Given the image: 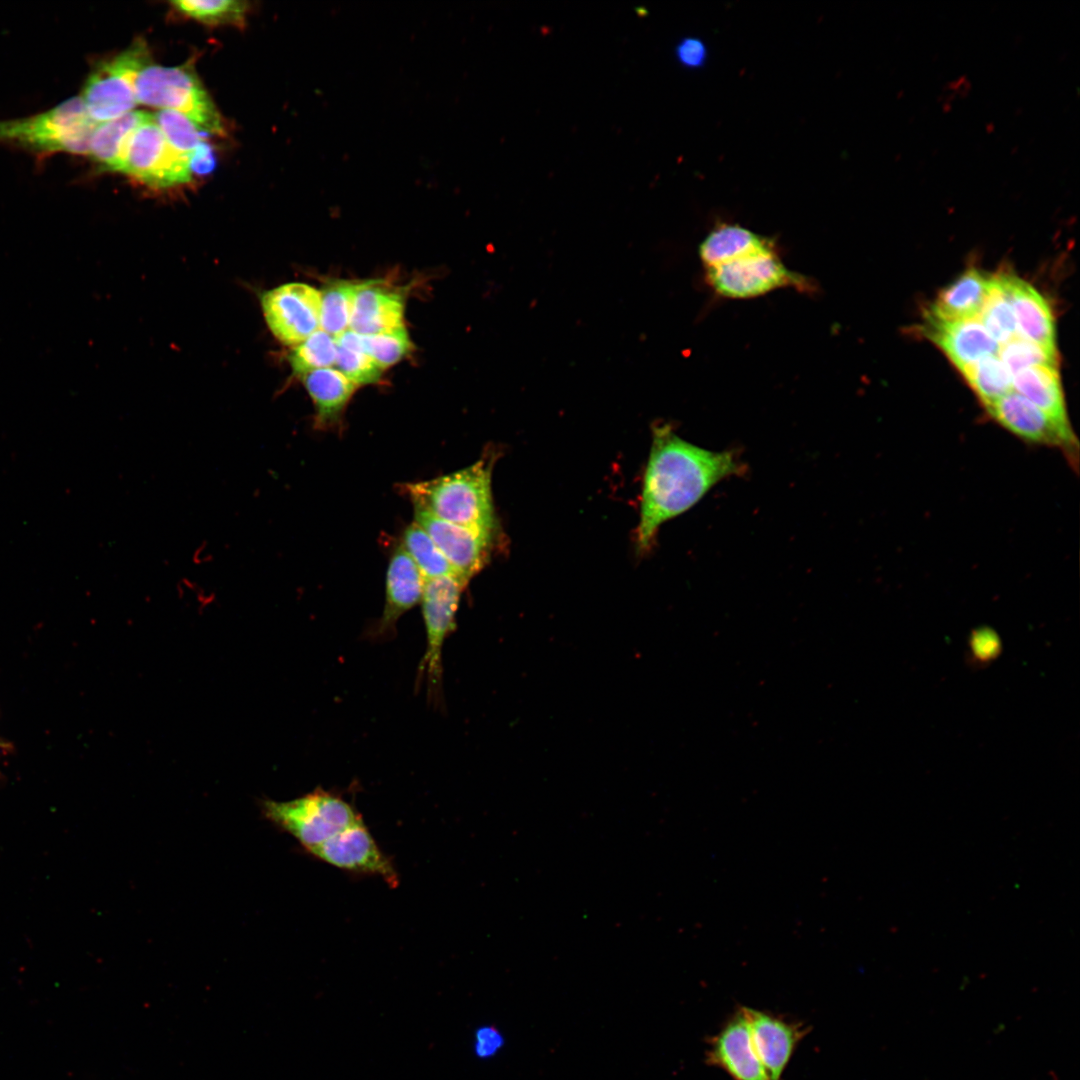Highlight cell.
<instances>
[{
  "mask_svg": "<svg viewBox=\"0 0 1080 1080\" xmlns=\"http://www.w3.org/2000/svg\"><path fill=\"white\" fill-rule=\"evenodd\" d=\"M736 450L710 451L680 438L670 424L653 429L645 471L637 545L646 551L659 527L690 509L717 483L742 474Z\"/></svg>",
  "mask_w": 1080,
  "mask_h": 1080,
  "instance_id": "1",
  "label": "cell"
},
{
  "mask_svg": "<svg viewBox=\"0 0 1080 1080\" xmlns=\"http://www.w3.org/2000/svg\"><path fill=\"white\" fill-rule=\"evenodd\" d=\"M495 454L488 452L474 464L428 481L406 484L414 506L434 516L471 528L497 533L491 475Z\"/></svg>",
  "mask_w": 1080,
  "mask_h": 1080,
  "instance_id": "2",
  "label": "cell"
},
{
  "mask_svg": "<svg viewBox=\"0 0 1080 1080\" xmlns=\"http://www.w3.org/2000/svg\"><path fill=\"white\" fill-rule=\"evenodd\" d=\"M97 125L82 98L74 97L28 118L0 121V142L40 153L89 155Z\"/></svg>",
  "mask_w": 1080,
  "mask_h": 1080,
  "instance_id": "3",
  "label": "cell"
},
{
  "mask_svg": "<svg viewBox=\"0 0 1080 1080\" xmlns=\"http://www.w3.org/2000/svg\"><path fill=\"white\" fill-rule=\"evenodd\" d=\"M134 88L138 103L180 112L203 131L223 134L220 114L191 64L164 67L150 62L137 74Z\"/></svg>",
  "mask_w": 1080,
  "mask_h": 1080,
  "instance_id": "4",
  "label": "cell"
},
{
  "mask_svg": "<svg viewBox=\"0 0 1080 1080\" xmlns=\"http://www.w3.org/2000/svg\"><path fill=\"white\" fill-rule=\"evenodd\" d=\"M262 810L269 821L292 835L308 853L363 820L351 803L320 787L289 801L265 800Z\"/></svg>",
  "mask_w": 1080,
  "mask_h": 1080,
  "instance_id": "5",
  "label": "cell"
},
{
  "mask_svg": "<svg viewBox=\"0 0 1080 1080\" xmlns=\"http://www.w3.org/2000/svg\"><path fill=\"white\" fill-rule=\"evenodd\" d=\"M710 287L720 296L748 299L781 288L813 292L816 287L807 276L790 270L773 244L733 261L705 268Z\"/></svg>",
  "mask_w": 1080,
  "mask_h": 1080,
  "instance_id": "6",
  "label": "cell"
},
{
  "mask_svg": "<svg viewBox=\"0 0 1080 1080\" xmlns=\"http://www.w3.org/2000/svg\"><path fill=\"white\" fill-rule=\"evenodd\" d=\"M150 62L145 41L138 39L120 54L98 64L88 76L81 96L89 116L103 123L133 111L138 103L136 76Z\"/></svg>",
  "mask_w": 1080,
  "mask_h": 1080,
  "instance_id": "7",
  "label": "cell"
},
{
  "mask_svg": "<svg viewBox=\"0 0 1080 1080\" xmlns=\"http://www.w3.org/2000/svg\"><path fill=\"white\" fill-rule=\"evenodd\" d=\"M119 172L157 189L192 180L189 160L169 145L150 113L132 133Z\"/></svg>",
  "mask_w": 1080,
  "mask_h": 1080,
  "instance_id": "8",
  "label": "cell"
},
{
  "mask_svg": "<svg viewBox=\"0 0 1080 1080\" xmlns=\"http://www.w3.org/2000/svg\"><path fill=\"white\" fill-rule=\"evenodd\" d=\"M467 585L455 575L428 579L421 597L426 631V650L418 674L425 676L429 695L437 697L442 681V649L456 627V612Z\"/></svg>",
  "mask_w": 1080,
  "mask_h": 1080,
  "instance_id": "9",
  "label": "cell"
},
{
  "mask_svg": "<svg viewBox=\"0 0 1080 1080\" xmlns=\"http://www.w3.org/2000/svg\"><path fill=\"white\" fill-rule=\"evenodd\" d=\"M988 414L1020 439L1059 449L1078 465L1079 443L1071 424L1062 423L1014 390L985 406Z\"/></svg>",
  "mask_w": 1080,
  "mask_h": 1080,
  "instance_id": "10",
  "label": "cell"
},
{
  "mask_svg": "<svg viewBox=\"0 0 1080 1080\" xmlns=\"http://www.w3.org/2000/svg\"><path fill=\"white\" fill-rule=\"evenodd\" d=\"M260 304L273 336L286 346H296L320 328V290L290 282L262 293Z\"/></svg>",
  "mask_w": 1080,
  "mask_h": 1080,
  "instance_id": "11",
  "label": "cell"
},
{
  "mask_svg": "<svg viewBox=\"0 0 1080 1080\" xmlns=\"http://www.w3.org/2000/svg\"><path fill=\"white\" fill-rule=\"evenodd\" d=\"M417 523L445 556L455 575L464 582L487 563L497 533L454 524L414 506Z\"/></svg>",
  "mask_w": 1080,
  "mask_h": 1080,
  "instance_id": "12",
  "label": "cell"
},
{
  "mask_svg": "<svg viewBox=\"0 0 1080 1080\" xmlns=\"http://www.w3.org/2000/svg\"><path fill=\"white\" fill-rule=\"evenodd\" d=\"M309 853L347 872L379 876L392 887L398 884V875L391 860L381 851L363 820Z\"/></svg>",
  "mask_w": 1080,
  "mask_h": 1080,
  "instance_id": "13",
  "label": "cell"
},
{
  "mask_svg": "<svg viewBox=\"0 0 1080 1080\" xmlns=\"http://www.w3.org/2000/svg\"><path fill=\"white\" fill-rule=\"evenodd\" d=\"M754 1050L770 1080H782L799 1043L809 1028L768 1011L743 1006Z\"/></svg>",
  "mask_w": 1080,
  "mask_h": 1080,
  "instance_id": "14",
  "label": "cell"
},
{
  "mask_svg": "<svg viewBox=\"0 0 1080 1080\" xmlns=\"http://www.w3.org/2000/svg\"><path fill=\"white\" fill-rule=\"evenodd\" d=\"M705 1060L731 1080H770L754 1050L743 1006L708 1040Z\"/></svg>",
  "mask_w": 1080,
  "mask_h": 1080,
  "instance_id": "15",
  "label": "cell"
},
{
  "mask_svg": "<svg viewBox=\"0 0 1080 1080\" xmlns=\"http://www.w3.org/2000/svg\"><path fill=\"white\" fill-rule=\"evenodd\" d=\"M922 330L959 371L981 358L997 354L1000 347L978 317L938 321L925 316Z\"/></svg>",
  "mask_w": 1080,
  "mask_h": 1080,
  "instance_id": "16",
  "label": "cell"
},
{
  "mask_svg": "<svg viewBox=\"0 0 1080 1080\" xmlns=\"http://www.w3.org/2000/svg\"><path fill=\"white\" fill-rule=\"evenodd\" d=\"M997 277L1013 309L1019 336L1056 350L1055 322L1046 299L1014 274L1000 273Z\"/></svg>",
  "mask_w": 1080,
  "mask_h": 1080,
  "instance_id": "17",
  "label": "cell"
},
{
  "mask_svg": "<svg viewBox=\"0 0 1080 1080\" xmlns=\"http://www.w3.org/2000/svg\"><path fill=\"white\" fill-rule=\"evenodd\" d=\"M424 578L402 545L393 551L386 574L385 603L374 630L380 638L391 637L398 619L421 601Z\"/></svg>",
  "mask_w": 1080,
  "mask_h": 1080,
  "instance_id": "18",
  "label": "cell"
},
{
  "mask_svg": "<svg viewBox=\"0 0 1080 1080\" xmlns=\"http://www.w3.org/2000/svg\"><path fill=\"white\" fill-rule=\"evenodd\" d=\"M402 296L376 282L358 284L349 330L360 335H376L403 327Z\"/></svg>",
  "mask_w": 1080,
  "mask_h": 1080,
  "instance_id": "19",
  "label": "cell"
},
{
  "mask_svg": "<svg viewBox=\"0 0 1080 1080\" xmlns=\"http://www.w3.org/2000/svg\"><path fill=\"white\" fill-rule=\"evenodd\" d=\"M992 275L970 268L941 290L925 316L938 321L976 318L988 295Z\"/></svg>",
  "mask_w": 1080,
  "mask_h": 1080,
  "instance_id": "20",
  "label": "cell"
},
{
  "mask_svg": "<svg viewBox=\"0 0 1080 1080\" xmlns=\"http://www.w3.org/2000/svg\"><path fill=\"white\" fill-rule=\"evenodd\" d=\"M301 378L315 407V427L327 430L338 426L357 386L330 367L311 371Z\"/></svg>",
  "mask_w": 1080,
  "mask_h": 1080,
  "instance_id": "21",
  "label": "cell"
},
{
  "mask_svg": "<svg viewBox=\"0 0 1080 1080\" xmlns=\"http://www.w3.org/2000/svg\"><path fill=\"white\" fill-rule=\"evenodd\" d=\"M773 241L739 224H720L710 231L698 248L704 268L715 267L761 250Z\"/></svg>",
  "mask_w": 1080,
  "mask_h": 1080,
  "instance_id": "22",
  "label": "cell"
},
{
  "mask_svg": "<svg viewBox=\"0 0 1080 1080\" xmlns=\"http://www.w3.org/2000/svg\"><path fill=\"white\" fill-rule=\"evenodd\" d=\"M1013 390L1055 420L1069 424L1057 366L1040 365L1013 374Z\"/></svg>",
  "mask_w": 1080,
  "mask_h": 1080,
  "instance_id": "23",
  "label": "cell"
},
{
  "mask_svg": "<svg viewBox=\"0 0 1080 1080\" xmlns=\"http://www.w3.org/2000/svg\"><path fill=\"white\" fill-rule=\"evenodd\" d=\"M148 115L143 111H131L114 120L98 123L89 155L104 170L119 172L132 133Z\"/></svg>",
  "mask_w": 1080,
  "mask_h": 1080,
  "instance_id": "24",
  "label": "cell"
},
{
  "mask_svg": "<svg viewBox=\"0 0 1080 1080\" xmlns=\"http://www.w3.org/2000/svg\"><path fill=\"white\" fill-rule=\"evenodd\" d=\"M960 372L984 407L1013 390V375L997 354L981 358Z\"/></svg>",
  "mask_w": 1080,
  "mask_h": 1080,
  "instance_id": "25",
  "label": "cell"
},
{
  "mask_svg": "<svg viewBox=\"0 0 1080 1080\" xmlns=\"http://www.w3.org/2000/svg\"><path fill=\"white\" fill-rule=\"evenodd\" d=\"M357 288L358 284L338 280L328 283L320 291V327L335 339L349 327Z\"/></svg>",
  "mask_w": 1080,
  "mask_h": 1080,
  "instance_id": "26",
  "label": "cell"
},
{
  "mask_svg": "<svg viewBox=\"0 0 1080 1080\" xmlns=\"http://www.w3.org/2000/svg\"><path fill=\"white\" fill-rule=\"evenodd\" d=\"M978 319L999 346L1019 336L1013 309L1002 289L997 274L992 275L989 292L981 307Z\"/></svg>",
  "mask_w": 1080,
  "mask_h": 1080,
  "instance_id": "27",
  "label": "cell"
},
{
  "mask_svg": "<svg viewBox=\"0 0 1080 1080\" xmlns=\"http://www.w3.org/2000/svg\"><path fill=\"white\" fill-rule=\"evenodd\" d=\"M401 545L418 567L424 580L455 575L437 545L417 523L414 522L405 529Z\"/></svg>",
  "mask_w": 1080,
  "mask_h": 1080,
  "instance_id": "28",
  "label": "cell"
},
{
  "mask_svg": "<svg viewBox=\"0 0 1080 1080\" xmlns=\"http://www.w3.org/2000/svg\"><path fill=\"white\" fill-rule=\"evenodd\" d=\"M336 354V339L319 329L292 348L288 362L293 373L302 377L311 371L335 364Z\"/></svg>",
  "mask_w": 1080,
  "mask_h": 1080,
  "instance_id": "29",
  "label": "cell"
},
{
  "mask_svg": "<svg viewBox=\"0 0 1080 1080\" xmlns=\"http://www.w3.org/2000/svg\"><path fill=\"white\" fill-rule=\"evenodd\" d=\"M171 5L183 15L209 25H245L248 3L235 0H182Z\"/></svg>",
  "mask_w": 1080,
  "mask_h": 1080,
  "instance_id": "30",
  "label": "cell"
},
{
  "mask_svg": "<svg viewBox=\"0 0 1080 1080\" xmlns=\"http://www.w3.org/2000/svg\"><path fill=\"white\" fill-rule=\"evenodd\" d=\"M153 118L169 145L188 160L192 153L205 142L203 130L184 114L173 110H159Z\"/></svg>",
  "mask_w": 1080,
  "mask_h": 1080,
  "instance_id": "31",
  "label": "cell"
},
{
  "mask_svg": "<svg viewBox=\"0 0 1080 1080\" xmlns=\"http://www.w3.org/2000/svg\"><path fill=\"white\" fill-rule=\"evenodd\" d=\"M998 357L1010 372L1040 365L1057 366V350L1047 349L1021 336H1016L999 347Z\"/></svg>",
  "mask_w": 1080,
  "mask_h": 1080,
  "instance_id": "32",
  "label": "cell"
},
{
  "mask_svg": "<svg viewBox=\"0 0 1080 1080\" xmlns=\"http://www.w3.org/2000/svg\"><path fill=\"white\" fill-rule=\"evenodd\" d=\"M360 344L382 370L401 360L412 347L404 326L387 333L360 335Z\"/></svg>",
  "mask_w": 1080,
  "mask_h": 1080,
  "instance_id": "33",
  "label": "cell"
},
{
  "mask_svg": "<svg viewBox=\"0 0 1080 1080\" xmlns=\"http://www.w3.org/2000/svg\"><path fill=\"white\" fill-rule=\"evenodd\" d=\"M335 364L337 370L356 386L374 384L381 378L382 369L370 356L339 344Z\"/></svg>",
  "mask_w": 1080,
  "mask_h": 1080,
  "instance_id": "34",
  "label": "cell"
},
{
  "mask_svg": "<svg viewBox=\"0 0 1080 1080\" xmlns=\"http://www.w3.org/2000/svg\"><path fill=\"white\" fill-rule=\"evenodd\" d=\"M678 61L687 67H698L704 63L706 49L704 44L695 38H685L676 46Z\"/></svg>",
  "mask_w": 1080,
  "mask_h": 1080,
  "instance_id": "35",
  "label": "cell"
},
{
  "mask_svg": "<svg viewBox=\"0 0 1080 1080\" xmlns=\"http://www.w3.org/2000/svg\"><path fill=\"white\" fill-rule=\"evenodd\" d=\"M215 166L214 153L211 146L205 141L190 156L189 167L191 173L207 174Z\"/></svg>",
  "mask_w": 1080,
  "mask_h": 1080,
  "instance_id": "36",
  "label": "cell"
},
{
  "mask_svg": "<svg viewBox=\"0 0 1080 1080\" xmlns=\"http://www.w3.org/2000/svg\"><path fill=\"white\" fill-rule=\"evenodd\" d=\"M501 1038L492 1027L481 1028L476 1035L475 1050L481 1057L494 1054L500 1047Z\"/></svg>",
  "mask_w": 1080,
  "mask_h": 1080,
  "instance_id": "37",
  "label": "cell"
}]
</instances>
